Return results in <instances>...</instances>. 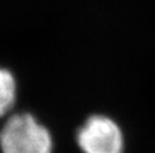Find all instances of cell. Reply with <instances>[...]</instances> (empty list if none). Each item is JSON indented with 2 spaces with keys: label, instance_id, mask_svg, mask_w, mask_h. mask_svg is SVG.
Wrapping results in <instances>:
<instances>
[{
  "label": "cell",
  "instance_id": "cell-1",
  "mask_svg": "<svg viewBox=\"0 0 155 153\" xmlns=\"http://www.w3.org/2000/svg\"><path fill=\"white\" fill-rule=\"evenodd\" d=\"M2 153H51L48 130L29 113H17L7 119L0 131Z\"/></svg>",
  "mask_w": 155,
  "mask_h": 153
},
{
  "label": "cell",
  "instance_id": "cell-2",
  "mask_svg": "<svg viewBox=\"0 0 155 153\" xmlns=\"http://www.w3.org/2000/svg\"><path fill=\"white\" fill-rule=\"evenodd\" d=\"M84 153H122L124 137L119 125L107 116H91L78 133Z\"/></svg>",
  "mask_w": 155,
  "mask_h": 153
},
{
  "label": "cell",
  "instance_id": "cell-3",
  "mask_svg": "<svg viewBox=\"0 0 155 153\" xmlns=\"http://www.w3.org/2000/svg\"><path fill=\"white\" fill-rule=\"evenodd\" d=\"M16 100V81L12 73L0 67V117L5 116Z\"/></svg>",
  "mask_w": 155,
  "mask_h": 153
}]
</instances>
